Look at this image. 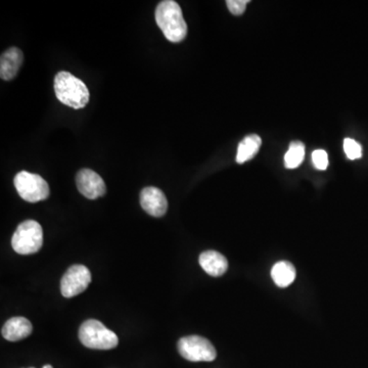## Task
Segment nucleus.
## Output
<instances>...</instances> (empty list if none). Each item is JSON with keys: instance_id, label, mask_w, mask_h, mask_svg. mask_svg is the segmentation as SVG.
<instances>
[{"instance_id": "f257e3e1", "label": "nucleus", "mask_w": 368, "mask_h": 368, "mask_svg": "<svg viewBox=\"0 0 368 368\" xmlns=\"http://www.w3.org/2000/svg\"><path fill=\"white\" fill-rule=\"evenodd\" d=\"M155 17L156 25L170 43H178L184 41L187 25L177 2L173 0L160 2L156 6Z\"/></svg>"}, {"instance_id": "f03ea898", "label": "nucleus", "mask_w": 368, "mask_h": 368, "mask_svg": "<svg viewBox=\"0 0 368 368\" xmlns=\"http://www.w3.org/2000/svg\"><path fill=\"white\" fill-rule=\"evenodd\" d=\"M54 92L61 103L72 109H83L89 101L87 86L69 72L57 73L54 78Z\"/></svg>"}, {"instance_id": "7ed1b4c3", "label": "nucleus", "mask_w": 368, "mask_h": 368, "mask_svg": "<svg viewBox=\"0 0 368 368\" xmlns=\"http://www.w3.org/2000/svg\"><path fill=\"white\" fill-rule=\"evenodd\" d=\"M79 339L89 349L111 350L119 344L117 334L96 319H89L82 323L79 330Z\"/></svg>"}, {"instance_id": "20e7f679", "label": "nucleus", "mask_w": 368, "mask_h": 368, "mask_svg": "<svg viewBox=\"0 0 368 368\" xmlns=\"http://www.w3.org/2000/svg\"><path fill=\"white\" fill-rule=\"evenodd\" d=\"M43 227L34 220H26L20 224L13 235V249L17 254H35L43 248Z\"/></svg>"}, {"instance_id": "39448f33", "label": "nucleus", "mask_w": 368, "mask_h": 368, "mask_svg": "<svg viewBox=\"0 0 368 368\" xmlns=\"http://www.w3.org/2000/svg\"><path fill=\"white\" fill-rule=\"evenodd\" d=\"M15 187L20 197L29 203H37L46 200L50 196L47 182L38 174L22 171L15 175Z\"/></svg>"}, {"instance_id": "423d86ee", "label": "nucleus", "mask_w": 368, "mask_h": 368, "mask_svg": "<svg viewBox=\"0 0 368 368\" xmlns=\"http://www.w3.org/2000/svg\"><path fill=\"white\" fill-rule=\"evenodd\" d=\"M178 352L191 362H211L217 357V352L211 341L200 336H189L178 341Z\"/></svg>"}, {"instance_id": "0eeeda50", "label": "nucleus", "mask_w": 368, "mask_h": 368, "mask_svg": "<svg viewBox=\"0 0 368 368\" xmlns=\"http://www.w3.org/2000/svg\"><path fill=\"white\" fill-rule=\"evenodd\" d=\"M91 281V273L83 265H73L61 281V292L65 297H73L84 292Z\"/></svg>"}, {"instance_id": "6e6552de", "label": "nucleus", "mask_w": 368, "mask_h": 368, "mask_svg": "<svg viewBox=\"0 0 368 368\" xmlns=\"http://www.w3.org/2000/svg\"><path fill=\"white\" fill-rule=\"evenodd\" d=\"M76 184L78 191L89 200H96L103 197L107 191L105 182L96 172L90 169H82L76 176Z\"/></svg>"}, {"instance_id": "1a4fd4ad", "label": "nucleus", "mask_w": 368, "mask_h": 368, "mask_svg": "<svg viewBox=\"0 0 368 368\" xmlns=\"http://www.w3.org/2000/svg\"><path fill=\"white\" fill-rule=\"evenodd\" d=\"M140 205L143 210L153 217H162L168 209V200L161 189L145 187L140 193Z\"/></svg>"}, {"instance_id": "9d476101", "label": "nucleus", "mask_w": 368, "mask_h": 368, "mask_svg": "<svg viewBox=\"0 0 368 368\" xmlns=\"http://www.w3.org/2000/svg\"><path fill=\"white\" fill-rule=\"evenodd\" d=\"M23 52L20 48L10 47L1 54L0 77L2 80L10 81L15 78L23 64Z\"/></svg>"}, {"instance_id": "9b49d317", "label": "nucleus", "mask_w": 368, "mask_h": 368, "mask_svg": "<svg viewBox=\"0 0 368 368\" xmlns=\"http://www.w3.org/2000/svg\"><path fill=\"white\" fill-rule=\"evenodd\" d=\"M32 325L25 317H13L2 327L1 334L6 340L17 341L24 340L32 332Z\"/></svg>"}, {"instance_id": "f8f14e48", "label": "nucleus", "mask_w": 368, "mask_h": 368, "mask_svg": "<svg viewBox=\"0 0 368 368\" xmlns=\"http://www.w3.org/2000/svg\"><path fill=\"white\" fill-rule=\"evenodd\" d=\"M200 267L209 275L214 277H221L226 272L228 268V262L223 255L216 251H206L200 256Z\"/></svg>"}, {"instance_id": "ddd939ff", "label": "nucleus", "mask_w": 368, "mask_h": 368, "mask_svg": "<svg viewBox=\"0 0 368 368\" xmlns=\"http://www.w3.org/2000/svg\"><path fill=\"white\" fill-rule=\"evenodd\" d=\"M271 277L279 288H286L294 283L296 279V270L288 261H279L271 270Z\"/></svg>"}, {"instance_id": "4468645a", "label": "nucleus", "mask_w": 368, "mask_h": 368, "mask_svg": "<svg viewBox=\"0 0 368 368\" xmlns=\"http://www.w3.org/2000/svg\"><path fill=\"white\" fill-rule=\"evenodd\" d=\"M261 143V138L257 134L246 136L240 143L239 149H237V162L242 164V163L252 160L259 152Z\"/></svg>"}, {"instance_id": "2eb2a0df", "label": "nucleus", "mask_w": 368, "mask_h": 368, "mask_svg": "<svg viewBox=\"0 0 368 368\" xmlns=\"http://www.w3.org/2000/svg\"><path fill=\"white\" fill-rule=\"evenodd\" d=\"M305 158V145L301 142L290 143L286 156H284V166L288 169H296L303 163Z\"/></svg>"}, {"instance_id": "dca6fc26", "label": "nucleus", "mask_w": 368, "mask_h": 368, "mask_svg": "<svg viewBox=\"0 0 368 368\" xmlns=\"http://www.w3.org/2000/svg\"><path fill=\"white\" fill-rule=\"evenodd\" d=\"M344 151L350 160H357L362 156V147L352 138H346L344 140Z\"/></svg>"}, {"instance_id": "f3484780", "label": "nucleus", "mask_w": 368, "mask_h": 368, "mask_svg": "<svg viewBox=\"0 0 368 368\" xmlns=\"http://www.w3.org/2000/svg\"><path fill=\"white\" fill-rule=\"evenodd\" d=\"M312 161L313 164L318 170H325L327 168L328 156L323 149H316V151L313 152Z\"/></svg>"}, {"instance_id": "a211bd4d", "label": "nucleus", "mask_w": 368, "mask_h": 368, "mask_svg": "<svg viewBox=\"0 0 368 368\" xmlns=\"http://www.w3.org/2000/svg\"><path fill=\"white\" fill-rule=\"evenodd\" d=\"M249 0H227L226 4L229 12L235 15H241L244 14L246 8V4Z\"/></svg>"}, {"instance_id": "6ab92c4d", "label": "nucleus", "mask_w": 368, "mask_h": 368, "mask_svg": "<svg viewBox=\"0 0 368 368\" xmlns=\"http://www.w3.org/2000/svg\"><path fill=\"white\" fill-rule=\"evenodd\" d=\"M43 368H54L52 367V365H45V367H43Z\"/></svg>"}, {"instance_id": "aec40b11", "label": "nucleus", "mask_w": 368, "mask_h": 368, "mask_svg": "<svg viewBox=\"0 0 368 368\" xmlns=\"http://www.w3.org/2000/svg\"><path fill=\"white\" fill-rule=\"evenodd\" d=\"M31 368H34V367H31Z\"/></svg>"}]
</instances>
